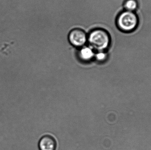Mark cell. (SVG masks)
<instances>
[{"label":"cell","instance_id":"obj_3","mask_svg":"<svg viewBox=\"0 0 151 150\" xmlns=\"http://www.w3.org/2000/svg\"><path fill=\"white\" fill-rule=\"evenodd\" d=\"M67 38L70 45L77 48L85 45L88 41V35L86 32L79 28H73L71 30Z\"/></svg>","mask_w":151,"mask_h":150},{"label":"cell","instance_id":"obj_2","mask_svg":"<svg viewBox=\"0 0 151 150\" xmlns=\"http://www.w3.org/2000/svg\"><path fill=\"white\" fill-rule=\"evenodd\" d=\"M138 18L133 11H125L119 14L116 19L117 27L122 31L130 32L137 27Z\"/></svg>","mask_w":151,"mask_h":150},{"label":"cell","instance_id":"obj_5","mask_svg":"<svg viewBox=\"0 0 151 150\" xmlns=\"http://www.w3.org/2000/svg\"><path fill=\"white\" fill-rule=\"evenodd\" d=\"M95 53L94 50L89 46H83L80 48L78 51L79 58L84 61H89L95 57Z\"/></svg>","mask_w":151,"mask_h":150},{"label":"cell","instance_id":"obj_7","mask_svg":"<svg viewBox=\"0 0 151 150\" xmlns=\"http://www.w3.org/2000/svg\"><path fill=\"white\" fill-rule=\"evenodd\" d=\"M107 57L106 51H99L95 53V57L96 60L99 61H104Z\"/></svg>","mask_w":151,"mask_h":150},{"label":"cell","instance_id":"obj_6","mask_svg":"<svg viewBox=\"0 0 151 150\" xmlns=\"http://www.w3.org/2000/svg\"><path fill=\"white\" fill-rule=\"evenodd\" d=\"M124 6L126 10L133 11L137 9L138 4L136 0H127L125 2Z\"/></svg>","mask_w":151,"mask_h":150},{"label":"cell","instance_id":"obj_1","mask_svg":"<svg viewBox=\"0 0 151 150\" xmlns=\"http://www.w3.org/2000/svg\"><path fill=\"white\" fill-rule=\"evenodd\" d=\"M87 42L95 52L106 51L111 45V36L105 29L94 28L89 32Z\"/></svg>","mask_w":151,"mask_h":150},{"label":"cell","instance_id":"obj_4","mask_svg":"<svg viewBox=\"0 0 151 150\" xmlns=\"http://www.w3.org/2000/svg\"><path fill=\"white\" fill-rule=\"evenodd\" d=\"M39 148L40 150H55L56 142L52 136H45L40 141Z\"/></svg>","mask_w":151,"mask_h":150}]
</instances>
